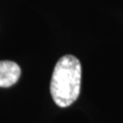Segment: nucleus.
I'll list each match as a JSON object with an SVG mask.
<instances>
[{
	"label": "nucleus",
	"mask_w": 123,
	"mask_h": 123,
	"mask_svg": "<svg viewBox=\"0 0 123 123\" xmlns=\"http://www.w3.org/2000/svg\"><path fill=\"white\" fill-rule=\"evenodd\" d=\"M21 76L20 66L11 61H0V87H10Z\"/></svg>",
	"instance_id": "f03ea898"
},
{
	"label": "nucleus",
	"mask_w": 123,
	"mask_h": 123,
	"mask_svg": "<svg viewBox=\"0 0 123 123\" xmlns=\"http://www.w3.org/2000/svg\"><path fill=\"white\" fill-rule=\"evenodd\" d=\"M80 87L81 64L74 55H64L53 69L50 82L52 99L59 107L67 108L79 97Z\"/></svg>",
	"instance_id": "f257e3e1"
}]
</instances>
